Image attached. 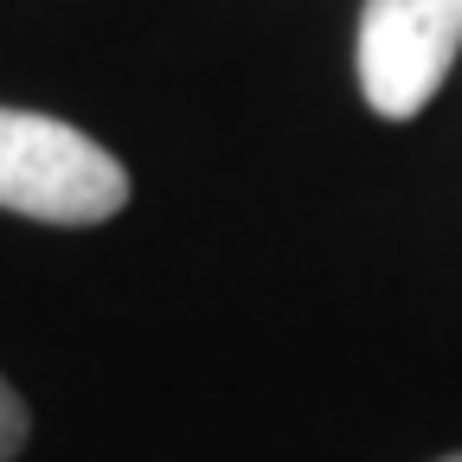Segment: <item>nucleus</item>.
Returning a JSON list of instances; mask_svg holds the SVG:
<instances>
[{
  "label": "nucleus",
  "instance_id": "obj_1",
  "mask_svg": "<svg viewBox=\"0 0 462 462\" xmlns=\"http://www.w3.org/2000/svg\"><path fill=\"white\" fill-rule=\"evenodd\" d=\"M129 206V167L84 129L39 109H0V212L39 225H103Z\"/></svg>",
  "mask_w": 462,
  "mask_h": 462
},
{
  "label": "nucleus",
  "instance_id": "obj_2",
  "mask_svg": "<svg viewBox=\"0 0 462 462\" xmlns=\"http://www.w3.org/2000/svg\"><path fill=\"white\" fill-rule=\"evenodd\" d=\"M462 51V0H366L360 14V90L373 116L411 123L443 90Z\"/></svg>",
  "mask_w": 462,
  "mask_h": 462
},
{
  "label": "nucleus",
  "instance_id": "obj_3",
  "mask_svg": "<svg viewBox=\"0 0 462 462\" xmlns=\"http://www.w3.org/2000/svg\"><path fill=\"white\" fill-rule=\"evenodd\" d=\"M26 430H32V418H26V398L0 379V462H14L20 449H26Z\"/></svg>",
  "mask_w": 462,
  "mask_h": 462
},
{
  "label": "nucleus",
  "instance_id": "obj_4",
  "mask_svg": "<svg viewBox=\"0 0 462 462\" xmlns=\"http://www.w3.org/2000/svg\"><path fill=\"white\" fill-rule=\"evenodd\" d=\"M437 462H462V449H456V456H437Z\"/></svg>",
  "mask_w": 462,
  "mask_h": 462
}]
</instances>
